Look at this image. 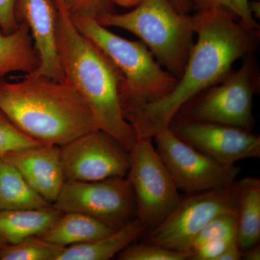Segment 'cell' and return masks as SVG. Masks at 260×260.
<instances>
[{
  "label": "cell",
  "instance_id": "f1b7e54d",
  "mask_svg": "<svg viewBox=\"0 0 260 260\" xmlns=\"http://www.w3.org/2000/svg\"><path fill=\"white\" fill-rule=\"evenodd\" d=\"M242 259V251L238 243H233L220 254L217 260H240Z\"/></svg>",
  "mask_w": 260,
  "mask_h": 260
},
{
  "label": "cell",
  "instance_id": "1f68e13d",
  "mask_svg": "<svg viewBox=\"0 0 260 260\" xmlns=\"http://www.w3.org/2000/svg\"><path fill=\"white\" fill-rule=\"evenodd\" d=\"M249 10L251 14L254 18L259 19L260 18V3L259 1L249 0Z\"/></svg>",
  "mask_w": 260,
  "mask_h": 260
},
{
  "label": "cell",
  "instance_id": "83f0119b",
  "mask_svg": "<svg viewBox=\"0 0 260 260\" xmlns=\"http://www.w3.org/2000/svg\"><path fill=\"white\" fill-rule=\"evenodd\" d=\"M16 0H0V28L9 34L18 28Z\"/></svg>",
  "mask_w": 260,
  "mask_h": 260
},
{
  "label": "cell",
  "instance_id": "8fae6325",
  "mask_svg": "<svg viewBox=\"0 0 260 260\" xmlns=\"http://www.w3.org/2000/svg\"><path fill=\"white\" fill-rule=\"evenodd\" d=\"M66 180L95 181L126 177L129 151L102 130L97 129L60 147Z\"/></svg>",
  "mask_w": 260,
  "mask_h": 260
},
{
  "label": "cell",
  "instance_id": "4dcf8cb0",
  "mask_svg": "<svg viewBox=\"0 0 260 260\" xmlns=\"http://www.w3.org/2000/svg\"><path fill=\"white\" fill-rule=\"evenodd\" d=\"M242 259L245 260H259L260 259V246L256 244L254 246L242 251Z\"/></svg>",
  "mask_w": 260,
  "mask_h": 260
},
{
  "label": "cell",
  "instance_id": "2e32d148",
  "mask_svg": "<svg viewBox=\"0 0 260 260\" xmlns=\"http://www.w3.org/2000/svg\"><path fill=\"white\" fill-rule=\"evenodd\" d=\"M146 225L136 218L106 237L64 247L56 260H108L134 242Z\"/></svg>",
  "mask_w": 260,
  "mask_h": 260
},
{
  "label": "cell",
  "instance_id": "9c48e42d",
  "mask_svg": "<svg viewBox=\"0 0 260 260\" xmlns=\"http://www.w3.org/2000/svg\"><path fill=\"white\" fill-rule=\"evenodd\" d=\"M53 207L61 213L85 214L114 230L137 218L136 199L126 177L66 180Z\"/></svg>",
  "mask_w": 260,
  "mask_h": 260
},
{
  "label": "cell",
  "instance_id": "ffe728a7",
  "mask_svg": "<svg viewBox=\"0 0 260 260\" xmlns=\"http://www.w3.org/2000/svg\"><path fill=\"white\" fill-rule=\"evenodd\" d=\"M29 185L20 172L0 156V210L50 206Z\"/></svg>",
  "mask_w": 260,
  "mask_h": 260
},
{
  "label": "cell",
  "instance_id": "3957f363",
  "mask_svg": "<svg viewBox=\"0 0 260 260\" xmlns=\"http://www.w3.org/2000/svg\"><path fill=\"white\" fill-rule=\"evenodd\" d=\"M55 4L58 53L64 81L87 103L97 129L112 135L131 151L137 138L121 108L122 75L106 54L78 30L64 8Z\"/></svg>",
  "mask_w": 260,
  "mask_h": 260
},
{
  "label": "cell",
  "instance_id": "52a82bcc",
  "mask_svg": "<svg viewBox=\"0 0 260 260\" xmlns=\"http://www.w3.org/2000/svg\"><path fill=\"white\" fill-rule=\"evenodd\" d=\"M126 177L137 203V218L154 229L177 207L181 195L153 145V138L138 139L129 152Z\"/></svg>",
  "mask_w": 260,
  "mask_h": 260
},
{
  "label": "cell",
  "instance_id": "30bf717a",
  "mask_svg": "<svg viewBox=\"0 0 260 260\" xmlns=\"http://www.w3.org/2000/svg\"><path fill=\"white\" fill-rule=\"evenodd\" d=\"M153 139L178 189L186 194L225 187L235 182L240 174V168L217 162L186 144L169 128Z\"/></svg>",
  "mask_w": 260,
  "mask_h": 260
},
{
  "label": "cell",
  "instance_id": "d6a6232c",
  "mask_svg": "<svg viewBox=\"0 0 260 260\" xmlns=\"http://www.w3.org/2000/svg\"><path fill=\"white\" fill-rule=\"evenodd\" d=\"M143 0H112L113 3L122 7L137 6Z\"/></svg>",
  "mask_w": 260,
  "mask_h": 260
},
{
  "label": "cell",
  "instance_id": "e0dca14e",
  "mask_svg": "<svg viewBox=\"0 0 260 260\" xmlns=\"http://www.w3.org/2000/svg\"><path fill=\"white\" fill-rule=\"evenodd\" d=\"M39 64L30 29L25 22L9 34L0 28V79L15 72L35 73Z\"/></svg>",
  "mask_w": 260,
  "mask_h": 260
},
{
  "label": "cell",
  "instance_id": "603a6c76",
  "mask_svg": "<svg viewBox=\"0 0 260 260\" xmlns=\"http://www.w3.org/2000/svg\"><path fill=\"white\" fill-rule=\"evenodd\" d=\"M191 254L188 251L174 250L156 244L143 242L129 244L118 254L120 260H186Z\"/></svg>",
  "mask_w": 260,
  "mask_h": 260
},
{
  "label": "cell",
  "instance_id": "6da1fadb",
  "mask_svg": "<svg viewBox=\"0 0 260 260\" xmlns=\"http://www.w3.org/2000/svg\"><path fill=\"white\" fill-rule=\"evenodd\" d=\"M195 13L197 41L177 85L166 96L124 114L137 140L153 138L168 129L183 105L222 81L234 63L259 48L260 32L246 28L229 10L214 8Z\"/></svg>",
  "mask_w": 260,
  "mask_h": 260
},
{
  "label": "cell",
  "instance_id": "836d02e7",
  "mask_svg": "<svg viewBox=\"0 0 260 260\" xmlns=\"http://www.w3.org/2000/svg\"><path fill=\"white\" fill-rule=\"evenodd\" d=\"M5 244H6V243L0 239V252H1L2 249H3V246H4Z\"/></svg>",
  "mask_w": 260,
  "mask_h": 260
},
{
  "label": "cell",
  "instance_id": "44dd1931",
  "mask_svg": "<svg viewBox=\"0 0 260 260\" xmlns=\"http://www.w3.org/2000/svg\"><path fill=\"white\" fill-rule=\"evenodd\" d=\"M64 248L36 236L5 244L0 260H56Z\"/></svg>",
  "mask_w": 260,
  "mask_h": 260
},
{
  "label": "cell",
  "instance_id": "f546056e",
  "mask_svg": "<svg viewBox=\"0 0 260 260\" xmlns=\"http://www.w3.org/2000/svg\"><path fill=\"white\" fill-rule=\"evenodd\" d=\"M174 8L181 14L188 15L192 11L191 0H169Z\"/></svg>",
  "mask_w": 260,
  "mask_h": 260
},
{
  "label": "cell",
  "instance_id": "d6986e66",
  "mask_svg": "<svg viewBox=\"0 0 260 260\" xmlns=\"http://www.w3.org/2000/svg\"><path fill=\"white\" fill-rule=\"evenodd\" d=\"M237 243L241 250L260 240V180L246 177L238 181Z\"/></svg>",
  "mask_w": 260,
  "mask_h": 260
},
{
  "label": "cell",
  "instance_id": "ba28073f",
  "mask_svg": "<svg viewBox=\"0 0 260 260\" xmlns=\"http://www.w3.org/2000/svg\"><path fill=\"white\" fill-rule=\"evenodd\" d=\"M238 189L235 181L225 187L181 196L170 215L151 229L143 242L188 251L193 239L212 219L226 212H237Z\"/></svg>",
  "mask_w": 260,
  "mask_h": 260
},
{
  "label": "cell",
  "instance_id": "9a60e30c",
  "mask_svg": "<svg viewBox=\"0 0 260 260\" xmlns=\"http://www.w3.org/2000/svg\"><path fill=\"white\" fill-rule=\"evenodd\" d=\"M62 214L53 206L0 210V239L15 244L26 238L39 237L50 229Z\"/></svg>",
  "mask_w": 260,
  "mask_h": 260
},
{
  "label": "cell",
  "instance_id": "5b68a950",
  "mask_svg": "<svg viewBox=\"0 0 260 260\" xmlns=\"http://www.w3.org/2000/svg\"><path fill=\"white\" fill-rule=\"evenodd\" d=\"M95 18L107 28L124 29L135 34L159 64L180 78L194 44L193 15L181 14L169 0H143L128 13L107 12Z\"/></svg>",
  "mask_w": 260,
  "mask_h": 260
},
{
  "label": "cell",
  "instance_id": "d4e9b609",
  "mask_svg": "<svg viewBox=\"0 0 260 260\" xmlns=\"http://www.w3.org/2000/svg\"><path fill=\"white\" fill-rule=\"evenodd\" d=\"M39 144L41 143L24 134L0 112V156Z\"/></svg>",
  "mask_w": 260,
  "mask_h": 260
},
{
  "label": "cell",
  "instance_id": "277c9868",
  "mask_svg": "<svg viewBox=\"0 0 260 260\" xmlns=\"http://www.w3.org/2000/svg\"><path fill=\"white\" fill-rule=\"evenodd\" d=\"M70 17L78 30L106 54L122 75L120 100L124 114L166 96L177 85V77L164 70L141 41L119 37L95 18Z\"/></svg>",
  "mask_w": 260,
  "mask_h": 260
},
{
  "label": "cell",
  "instance_id": "cb8c5ba5",
  "mask_svg": "<svg viewBox=\"0 0 260 260\" xmlns=\"http://www.w3.org/2000/svg\"><path fill=\"white\" fill-rule=\"evenodd\" d=\"M191 3L192 10L195 12L224 8L239 19L246 28L260 32L259 24L249 10V0H191Z\"/></svg>",
  "mask_w": 260,
  "mask_h": 260
},
{
  "label": "cell",
  "instance_id": "7a4b0ae2",
  "mask_svg": "<svg viewBox=\"0 0 260 260\" xmlns=\"http://www.w3.org/2000/svg\"><path fill=\"white\" fill-rule=\"evenodd\" d=\"M0 112L24 134L61 147L97 130L87 103L70 84L36 73L0 79Z\"/></svg>",
  "mask_w": 260,
  "mask_h": 260
},
{
  "label": "cell",
  "instance_id": "484cf974",
  "mask_svg": "<svg viewBox=\"0 0 260 260\" xmlns=\"http://www.w3.org/2000/svg\"><path fill=\"white\" fill-rule=\"evenodd\" d=\"M60 4L70 16L96 18L109 10L112 0H54Z\"/></svg>",
  "mask_w": 260,
  "mask_h": 260
},
{
  "label": "cell",
  "instance_id": "ac0fdd59",
  "mask_svg": "<svg viewBox=\"0 0 260 260\" xmlns=\"http://www.w3.org/2000/svg\"><path fill=\"white\" fill-rule=\"evenodd\" d=\"M96 219L80 213H62L50 229L39 237L56 245L68 247L96 240L114 232Z\"/></svg>",
  "mask_w": 260,
  "mask_h": 260
},
{
  "label": "cell",
  "instance_id": "7c38bea8",
  "mask_svg": "<svg viewBox=\"0 0 260 260\" xmlns=\"http://www.w3.org/2000/svg\"><path fill=\"white\" fill-rule=\"evenodd\" d=\"M169 129L179 139L224 165L260 157V137L251 131L203 121L173 119Z\"/></svg>",
  "mask_w": 260,
  "mask_h": 260
},
{
  "label": "cell",
  "instance_id": "4316f807",
  "mask_svg": "<svg viewBox=\"0 0 260 260\" xmlns=\"http://www.w3.org/2000/svg\"><path fill=\"white\" fill-rule=\"evenodd\" d=\"M237 241L218 239L203 243L190 251L191 260H217L220 254Z\"/></svg>",
  "mask_w": 260,
  "mask_h": 260
},
{
  "label": "cell",
  "instance_id": "7402d4cb",
  "mask_svg": "<svg viewBox=\"0 0 260 260\" xmlns=\"http://www.w3.org/2000/svg\"><path fill=\"white\" fill-rule=\"evenodd\" d=\"M238 234L237 212H226L217 215L202 229L189 246L188 251L203 243L211 240L227 239L237 241Z\"/></svg>",
  "mask_w": 260,
  "mask_h": 260
},
{
  "label": "cell",
  "instance_id": "8992f818",
  "mask_svg": "<svg viewBox=\"0 0 260 260\" xmlns=\"http://www.w3.org/2000/svg\"><path fill=\"white\" fill-rule=\"evenodd\" d=\"M243 59L239 69L232 70L220 83L193 97L173 119L215 123L251 131L256 124L253 99L259 90L260 70L254 54Z\"/></svg>",
  "mask_w": 260,
  "mask_h": 260
},
{
  "label": "cell",
  "instance_id": "5bb4252c",
  "mask_svg": "<svg viewBox=\"0 0 260 260\" xmlns=\"http://www.w3.org/2000/svg\"><path fill=\"white\" fill-rule=\"evenodd\" d=\"M3 157L20 172L38 194L53 204L66 181L60 147L41 144L15 150Z\"/></svg>",
  "mask_w": 260,
  "mask_h": 260
},
{
  "label": "cell",
  "instance_id": "4fadbf2b",
  "mask_svg": "<svg viewBox=\"0 0 260 260\" xmlns=\"http://www.w3.org/2000/svg\"><path fill=\"white\" fill-rule=\"evenodd\" d=\"M16 14L30 29L40 61L35 73L64 81L58 53L57 8L54 0H16Z\"/></svg>",
  "mask_w": 260,
  "mask_h": 260
}]
</instances>
